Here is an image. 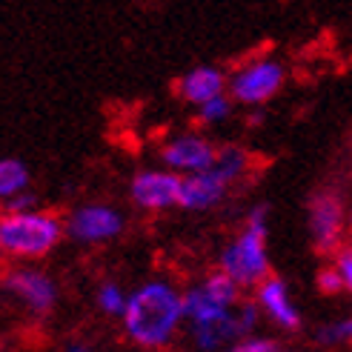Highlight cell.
I'll use <instances>...</instances> for the list:
<instances>
[{
  "instance_id": "obj_21",
  "label": "cell",
  "mask_w": 352,
  "mask_h": 352,
  "mask_svg": "<svg viewBox=\"0 0 352 352\" xmlns=\"http://www.w3.org/2000/svg\"><path fill=\"white\" fill-rule=\"evenodd\" d=\"M315 280H318V289L324 295H341L344 292V280H341V272L336 270V263H329V267L318 270Z\"/></svg>"
},
{
  "instance_id": "obj_10",
  "label": "cell",
  "mask_w": 352,
  "mask_h": 352,
  "mask_svg": "<svg viewBox=\"0 0 352 352\" xmlns=\"http://www.w3.org/2000/svg\"><path fill=\"white\" fill-rule=\"evenodd\" d=\"M218 146L201 132H181L161 146V164L178 175L204 172L215 164Z\"/></svg>"
},
{
  "instance_id": "obj_4",
  "label": "cell",
  "mask_w": 352,
  "mask_h": 352,
  "mask_svg": "<svg viewBox=\"0 0 352 352\" xmlns=\"http://www.w3.org/2000/svg\"><path fill=\"white\" fill-rule=\"evenodd\" d=\"M243 287L223 270L209 272L201 284L184 289V318L186 324H204L235 309L243 298Z\"/></svg>"
},
{
  "instance_id": "obj_14",
  "label": "cell",
  "mask_w": 352,
  "mask_h": 352,
  "mask_svg": "<svg viewBox=\"0 0 352 352\" xmlns=\"http://www.w3.org/2000/svg\"><path fill=\"white\" fill-rule=\"evenodd\" d=\"M226 192H230V184H226L221 175L209 166L204 172H192V175H184L181 181V209L186 212H209L215 209Z\"/></svg>"
},
{
  "instance_id": "obj_20",
  "label": "cell",
  "mask_w": 352,
  "mask_h": 352,
  "mask_svg": "<svg viewBox=\"0 0 352 352\" xmlns=\"http://www.w3.org/2000/svg\"><path fill=\"white\" fill-rule=\"evenodd\" d=\"M223 352H280V346L275 338H267V336H246L232 346H226Z\"/></svg>"
},
{
  "instance_id": "obj_19",
  "label": "cell",
  "mask_w": 352,
  "mask_h": 352,
  "mask_svg": "<svg viewBox=\"0 0 352 352\" xmlns=\"http://www.w3.org/2000/svg\"><path fill=\"white\" fill-rule=\"evenodd\" d=\"M126 301H129V292H123V287H118L115 280L98 287V309L103 315H109V318H120L123 309H126Z\"/></svg>"
},
{
  "instance_id": "obj_15",
  "label": "cell",
  "mask_w": 352,
  "mask_h": 352,
  "mask_svg": "<svg viewBox=\"0 0 352 352\" xmlns=\"http://www.w3.org/2000/svg\"><path fill=\"white\" fill-rule=\"evenodd\" d=\"M212 169H215L230 186H235V184L243 178V175L252 169V155L246 152L243 146H238V144L218 146V157H215Z\"/></svg>"
},
{
  "instance_id": "obj_24",
  "label": "cell",
  "mask_w": 352,
  "mask_h": 352,
  "mask_svg": "<svg viewBox=\"0 0 352 352\" xmlns=\"http://www.w3.org/2000/svg\"><path fill=\"white\" fill-rule=\"evenodd\" d=\"M66 352H92V346L83 344V341H69L66 344Z\"/></svg>"
},
{
  "instance_id": "obj_9",
  "label": "cell",
  "mask_w": 352,
  "mask_h": 352,
  "mask_svg": "<svg viewBox=\"0 0 352 352\" xmlns=\"http://www.w3.org/2000/svg\"><path fill=\"white\" fill-rule=\"evenodd\" d=\"M181 181L184 175L172 169H140L129 181V195L138 209L146 212H164L181 204Z\"/></svg>"
},
{
  "instance_id": "obj_17",
  "label": "cell",
  "mask_w": 352,
  "mask_h": 352,
  "mask_svg": "<svg viewBox=\"0 0 352 352\" xmlns=\"http://www.w3.org/2000/svg\"><path fill=\"white\" fill-rule=\"evenodd\" d=\"M232 109H235V100L230 92H226V95H218L212 100L201 103V107H195V118H198V123H204V126H218V123L230 120Z\"/></svg>"
},
{
  "instance_id": "obj_16",
  "label": "cell",
  "mask_w": 352,
  "mask_h": 352,
  "mask_svg": "<svg viewBox=\"0 0 352 352\" xmlns=\"http://www.w3.org/2000/svg\"><path fill=\"white\" fill-rule=\"evenodd\" d=\"M29 189V166L17 157H0V204Z\"/></svg>"
},
{
  "instance_id": "obj_2",
  "label": "cell",
  "mask_w": 352,
  "mask_h": 352,
  "mask_svg": "<svg viewBox=\"0 0 352 352\" xmlns=\"http://www.w3.org/2000/svg\"><path fill=\"white\" fill-rule=\"evenodd\" d=\"M218 270L235 278L243 289H255L270 272V206L255 204L241 232L218 255Z\"/></svg>"
},
{
  "instance_id": "obj_5",
  "label": "cell",
  "mask_w": 352,
  "mask_h": 352,
  "mask_svg": "<svg viewBox=\"0 0 352 352\" xmlns=\"http://www.w3.org/2000/svg\"><path fill=\"white\" fill-rule=\"evenodd\" d=\"M287 83V69L275 58H255L238 66L230 75V95L235 103L250 109H261L270 103Z\"/></svg>"
},
{
  "instance_id": "obj_7",
  "label": "cell",
  "mask_w": 352,
  "mask_h": 352,
  "mask_svg": "<svg viewBox=\"0 0 352 352\" xmlns=\"http://www.w3.org/2000/svg\"><path fill=\"white\" fill-rule=\"evenodd\" d=\"M346 204L336 189H318L307 206V226L312 246L324 255H336L346 232Z\"/></svg>"
},
{
  "instance_id": "obj_23",
  "label": "cell",
  "mask_w": 352,
  "mask_h": 352,
  "mask_svg": "<svg viewBox=\"0 0 352 352\" xmlns=\"http://www.w3.org/2000/svg\"><path fill=\"white\" fill-rule=\"evenodd\" d=\"M3 209L6 212H29V209H38V198L32 195V189H23V192H17L14 198L3 201Z\"/></svg>"
},
{
  "instance_id": "obj_25",
  "label": "cell",
  "mask_w": 352,
  "mask_h": 352,
  "mask_svg": "<svg viewBox=\"0 0 352 352\" xmlns=\"http://www.w3.org/2000/svg\"><path fill=\"white\" fill-rule=\"evenodd\" d=\"M346 230H349V232H352V206H349V209H346Z\"/></svg>"
},
{
  "instance_id": "obj_3",
  "label": "cell",
  "mask_w": 352,
  "mask_h": 352,
  "mask_svg": "<svg viewBox=\"0 0 352 352\" xmlns=\"http://www.w3.org/2000/svg\"><path fill=\"white\" fill-rule=\"evenodd\" d=\"M66 235V221L43 209L0 215V252L9 258H46Z\"/></svg>"
},
{
  "instance_id": "obj_6",
  "label": "cell",
  "mask_w": 352,
  "mask_h": 352,
  "mask_svg": "<svg viewBox=\"0 0 352 352\" xmlns=\"http://www.w3.org/2000/svg\"><path fill=\"white\" fill-rule=\"evenodd\" d=\"M261 307L255 301H241L235 309H230L221 318L204 321V324H189V338L198 352H223L235 341L252 336L258 321H261Z\"/></svg>"
},
{
  "instance_id": "obj_13",
  "label": "cell",
  "mask_w": 352,
  "mask_h": 352,
  "mask_svg": "<svg viewBox=\"0 0 352 352\" xmlns=\"http://www.w3.org/2000/svg\"><path fill=\"white\" fill-rule=\"evenodd\" d=\"M226 92H230V78H226L223 69L209 66V63L186 69L178 78V83H175V95L184 103H189V107H201V103L212 100L218 95H226Z\"/></svg>"
},
{
  "instance_id": "obj_11",
  "label": "cell",
  "mask_w": 352,
  "mask_h": 352,
  "mask_svg": "<svg viewBox=\"0 0 352 352\" xmlns=\"http://www.w3.org/2000/svg\"><path fill=\"white\" fill-rule=\"evenodd\" d=\"M255 304L261 307V312L284 332H298L304 327V315L298 309L292 289L284 278L270 275L267 280H261L255 287Z\"/></svg>"
},
{
  "instance_id": "obj_18",
  "label": "cell",
  "mask_w": 352,
  "mask_h": 352,
  "mask_svg": "<svg viewBox=\"0 0 352 352\" xmlns=\"http://www.w3.org/2000/svg\"><path fill=\"white\" fill-rule=\"evenodd\" d=\"M315 341H318L321 346H327V349L352 344V312L344 315V318H338V321H329V324L318 327V332H315Z\"/></svg>"
},
{
  "instance_id": "obj_1",
  "label": "cell",
  "mask_w": 352,
  "mask_h": 352,
  "mask_svg": "<svg viewBox=\"0 0 352 352\" xmlns=\"http://www.w3.org/2000/svg\"><path fill=\"white\" fill-rule=\"evenodd\" d=\"M126 338L144 349H164L178 336L184 318V292L169 280H146L129 292L120 315Z\"/></svg>"
},
{
  "instance_id": "obj_8",
  "label": "cell",
  "mask_w": 352,
  "mask_h": 352,
  "mask_svg": "<svg viewBox=\"0 0 352 352\" xmlns=\"http://www.w3.org/2000/svg\"><path fill=\"white\" fill-rule=\"evenodd\" d=\"M123 226H126V218L120 209L109 204H83L66 218V235L75 243L98 246L120 238Z\"/></svg>"
},
{
  "instance_id": "obj_22",
  "label": "cell",
  "mask_w": 352,
  "mask_h": 352,
  "mask_svg": "<svg viewBox=\"0 0 352 352\" xmlns=\"http://www.w3.org/2000/svg\"><path fill=\"white\" fill-rule=\"evenodd\" d=\"M332 263H336V270L341 272L344 292L352 295V246H341V250L332 255Z\"/></svg>"
},
{
  "instance_id": "obj_12",
  "label": "cell",
  "mask_w": 352,
  "mask_h": 352,
  "mask_svg": "<svg viewBox=\"0 0 352 352\" xmlns=\"http://www.w3.org/2000/svg\"><path fill=\"white\" fill-rule=\"evenodd\" d=\"M6 289L21 301L29 312L34 315H49L58 304V284L55 278L41 272V270H32V267H21L6 275Z\"/></svg>"
}]
</instances>
